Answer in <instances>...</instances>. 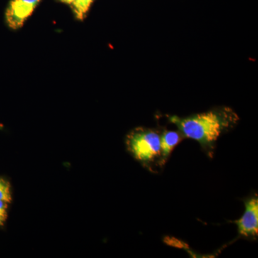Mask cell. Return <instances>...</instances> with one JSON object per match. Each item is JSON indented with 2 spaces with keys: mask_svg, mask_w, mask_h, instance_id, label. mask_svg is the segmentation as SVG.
Wrapping results in <instances>:
<instances>
[{
  "mask_svg": "<svg viewBox=\"0 0 258 258\" xmlns=\"http://www.w3.org/2000/svg\"><path fill=\"white\" fill-rule=\"evenodd\" d=\"M169 120L184 139L198 142L207 156L212 159L217 140L237 123L238 116L230 108H220L187 117L171 115Z\"/></svg>",
  "mask_w": 258,
  "mask_h": 258,
  "instance_id": "obj_1",
  "label": "cell"
},
{
  "mask_svg": "<svg viewBox=\"0 0 258 258\" xmlns=\"http://www.w3.org/2000/svg\"><path fill=\"white\" fill-rule=\"evenodd\" d=\"M127 149L132 157L147 170L157 173L161 165V132L139 127L128 134Z\"/></svg>",
  "mask_w": 258,
  "mask_h": 258,
  "instance_id": "obj_2",
  "label": "cell"
},
{
  "mask_svg": "<svg viewBox=\"0 0 258 258\" xmlns=\"http://www.w3.org/2000/svg\"><path fill=\"white\" fill-rule=\"evenodd\" d=\"M244 212L238 220L231 221L237 226L240 237L249 240H255L258 236V197L252 194L243 200Z\"/></svg>",
  "mask_w": 258,
  "mask_h": 258,
  "instance_id": "obj_3",
  "label": "cell"
},
{
  "mask_svg": "<svg viewBox=\"0 0 258 258\" xmlns=\"http://www.w3.org/2000/svg\"><path fill=\"white\" fill-rule=\"evenodd\" d=\"M40 2V0H12L5 14L8 26L13 30L22 28Z\"/></svg>",
  "mask_w": 258,
  "mask_h": 258,
  "instance_id": "obj_4",
  "label": "cell"
},
{
  "mask_svg": "<svg viewBox=\"0 0 258 258\" xmlns=\"http://www.w3.org/2000/svg\"><path fill=\"white\" fill-rule=\"evenodd\" d=\"M184 139V136L178 130L161 132V165L163 168L170 158L174 149Z\"/></svg>",
  "mask_w": 258,
  "mask_h": 258,
  "instance_id": "obj_5",
  "label": "cell"
},
{
  "mask_svg": "<svg viewBox=\"0 0 258 258\" xmlns=\"http://www.w3.org/2000/svg\"><path fill=\"white\" fill-rule=\"evenodd\" d=\"M93 1L94 0H74L71 5L76 19L84 20Z\"/></svg>",
  "mask_w": 258,
  "mask_h": 258,
  "instance_id": "obj_6",
  "label": "cell"
},
{
  "mask_svg": "<svg viewBox=\"0 0 258 258\" xmlns=\"http://www.w3.org/2000/svg\"><path fill=\"white\" fill-rule=\"evenodd\" d=\"M0 201L10 203L12 201L10 184L7 180L0 178Z\"/></svg>",
  "mask_w": 258,
  "mask_h": 258,
  "instance_id": "obj_7",
  "label": "cell"
},
{
  "mask_svg": "<svg viewBox=\"0 0 258 258\" xmlns=\"http://www.w3.org/2000/svg\"><path fill=\"white\" fill-rule=\"evenodd\" d=\"M8 204L6 202L0 201V226L4 225L8 217Z\"/></svg>",
  "mask_w": 258,
  "mask_h": 258,
  "instance_id": "obj_8",
  "label": "cell"
},
{
  "mask_svg": "<svg viewBox=\"0 0 258 258\" xmlns=\"http://www.w3.org/2000/svg\"><path fill=\"white\" fill-rule=\"evenodd\" d=\"M59 1L66 3V4L71 5L72 4L73 2H74V0H59Z\"/></svg>",
  "mask_w": 258,
  "mask_h": 258,
  "instance_id": "obj_9",
  "label": "cell"
}]
</instances>
